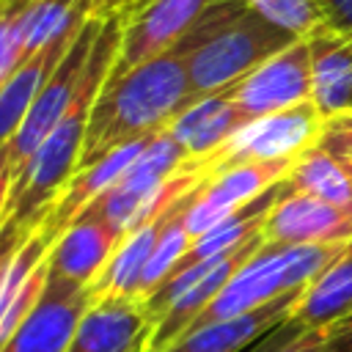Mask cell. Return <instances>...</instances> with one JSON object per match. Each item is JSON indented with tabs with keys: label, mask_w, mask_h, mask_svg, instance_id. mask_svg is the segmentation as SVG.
I'll return each mask as SVG.
<instances>
[{
	"label": "cell",
	"mask_w": 352,
	"mask_h": 352,
	"mask_svg": "<svg viewBox=\"0 0 352 352\" xmlns=\"http://www.w3.org/2000/svg\"><path fill=\"white\" fill-rule=\"evenodd\" d=\"M190 102H195V96L187 74V52L179 44L126 74L107 77L88 118L80 168L102 160L124 143L165 129Z\"/></svg>",
	"instance_id": "obj_1"
},
{
	"label": "cell",
	"mask_w": 352,
	"mask_h": 352,
	"mask_svg": "<svg viewBox=\"0 0 352 352\" xmlns=\"http://www.w3.org/2000/svg\"><path fill=\"white\" fill-rule=\"evenodd\" d=\"M118 47H121V16H104L72 107L14 176L8 217L16 220L19 226H33L41 217H47L55 201L60 198L63 187L69 184V179L77 173L88 118L104 80L116 66Z\"/></svg>",
	"instance_id": "obj_2"
},
{
	"label": "cell",
	"mask_w": 352,
	"mask_h": 352,
	"mask_svg": "<svg viewBox=\"0 0 352 352\" xmlns=\"http://www.w3.org/2000/svg\"><path fill=\"white\" fill-rule=\"evenodd\" d=\"M294 41L292 33L253 14L245 0H212L179 41L187 52L192 96L201 99L231 88Z\"/></svg>",
	"instance_id": "obj_3"
},
{
	"label": "cell",
	"mask_w": 352,
	"mask_h": 352,
	"mask_svg": "<svg viewBox=\"0 0 352 352\" xmlns=\"http://www.w3.org/2000/svg\"><path fill=\"white\" fill-rule=\"evenodd\" d=\"M264 245V236H253L239 248L198 261L192 267L173 270L160 289L143 300L148 314V336L146 352H165L173 341H179L195 319L206 311V305L220 294V289L231 280V275Z\"/></svg>",
	"instance_id": "obj_4"
},
{
	"label": "cell",
	"mask_w": 352,
	"mask_h": 352,
	"mask_svg": "<svg viewBox=\"0 0 352 352\" xmlns=\"http://www.w3.org/2000/svg\"><path fill=\"white\" fill-rule=\"evenodd\" d=\"M324 121L327 118L311 99L300 102L294 107L248 121L212 157L201 160L198 165L212 176L239 162H278V160L294 162L302 151H308L319 140Z\"/></svg>",
	"instance_id": "obj_5"
},
{
	"label": "cell",
	"mask_w": 352,
	"mask_h": 352,
	"mask_svg": "<svg viewBox=\"0 0 352 352\" xmlns=\"http://www.w3.org/2000/svg\"><path fill=\"white\" fill-rule=\"evenodd\" d=\"M102 22H104L102 16H91L82 25V30L74 36L72 47L66 50V55L58 60V66L52 69V74L41 85L30 113L25 116V121L19 126V132L6 146V154L14 165V170H19L25 165V160L41 146V140L58 126V121L72 107V102L80 91V82L85 77V66H88V58H91V50H94V41L99 36Z\"/></svg>",
	"instance_id": "obj_6"
},
{
	"label": "cell",
	"mask_w": 352,
	"mask_h": 352,
	"mask_svg": "<svg viewBox=\"0 0 352 352\" xmlns=\"http://www.w3.org/2000/svg\"><path fill=\"white\" fill-rule=\"evenodd\" d=\"M212 0H124L121 11V47L110 77L165 55L173 50L201 19Z\"/></svg>",
	"instance_id": "obj_7"
},
{
	"label": "cell",
	"mask_w": 352,
	"mask_h": 352,
	"mask_svg": "<svg viewBox=\"0 0 352 352\" xmlns=\"http://www.w3.org/2000/svg\"><path fill=\"white\" fill-rule=\"evenodd\" d=\"M248 121L294 107L311 99V50L308 38H297L239 82L226 88Z\"/></svg>",
	"instance_id": "obj_8"
},
{
	"label": "cell",
	"mask_w": 352,
	"mask_h": 352,
	"mask_svg": "<svg viewBox=\"0 0 352 352\" xmlns=\"http://www.w3.org/2000/svg\"><path fill=\"white\" fill-rule=\"evenodd\" d=\"M91 302V286L50 275L38 302L30 308L3 352H69Z\"/></svg>",
	"instance_id": "obj_9"
},
{
	"label": "cell",
	"mask_w": 352,
	"mask_h": 352,
	"mask_svg": "<svg viewBox=\"0 0 352 352\" xmlns=\"http://www.w3.org/2000/svg\"><path fill=\"white\" fill-rule=\"evenodd\" d=\"M289 168H292L289 160H278V162H239L212 173L201 184L195 201L187 209L190 234L198 236L209 231L212 226H217L220 220L242 209L248 201L258 198L272 184L283 182Z\"/></svg>",
	"instance_id": "obj_10"
},
{
	"label": "cell",
	"mask_w": 352,
	"mask_h": 352,
	"mask_svg": "<svg viewBox=\"0 0 352 352\" xmlns=\"http://www.w3.org/2000/svg\"><path fill=\"white\" fill-rule=\"evenodd\" d=\"M58 234L47 226V217H41L36 226H30L22 248L16 250L3 289H0V352L8 346L30 308L38 302L47 278H50V250L55 245Z\"/></svg>",
	"instance_id": "obj_11"
},
{
	"label": "cell",
	"mask_w": 352,
	"mask_h": 352,
	"mask_svg": "<svg viewBox=\"0 0 352 352\" xmlns=\"http://www.w3.org/2000/svg\"><path fill=\"white\" fill-rule=\"evenodd\" d=\"M270 245H314V242H349L352 239V209L333 206L327 201L294 192L289 184L270 209L264 228Z\"/></svg>",
	"instance_id": "obj_12"
},
{
	"label": "cell",
	"mask_w": 352,
	"mask_h": 352,
	"mask_svg": "<svg viewBox=\"0 0 352 352\" xmlns=\"http://www.w3.org/2000/svg\"><path fill=\"white\" fill-rule=\"evenodd\" d=\"M124 236L126 234L121 228L94 214H80L55 239L50 250V275L80 286H91L102 275Z\"/></svg>",
	"instance_id": "obj_13"
},
{
	"label": "cell",
	"mask_w": 352,
	"mask_h": 352,
	"mask_svg": "<svg viewBox=\"0 0 352 352\" xmlns=\"http://www.w3.org/2000/svg\"><path fill=\"white\" fill-rule=\"evenodd\" d=\"M311 102L324 118L352 113V28H319L308 36Z\"/></svg>",
	"instance_id": "obj_14"
},
{
	"label": "cell",
	"mask_w": 352,
	"mask_h": 352,
	"mask_svg": "<svg viewBox=\"0 0 352 352\" xmlns=\"http://www.w3.org/2000/svg\"><path fill=\"white\" fill-rule=\"evenodd\" d=\"M148 336L146 305L135 297H99L88 305L69 352H129Z\"/></svg>",
	"instance_id": "obj_15"
},
{
	"label": "cell",
	"mask_w": 352,
	"mask_h": 352,
	"mask_svg": "<svg viewBox=\"0 0 352 352\" xmlns=\"http://www.w3.org/2000/svg\"><path fill=\"white\" fill-rule=\"evenodd\" d=\"M300 292L283 294L250 314L195 327V330L184 333L179 341H173L165 352H245L248 346H253L258 338H264L267 333H272L275 327H280L289 319Z\"/></svg>",
	"instance_id": "obj_16"
},
{
	"label": "cell",
	"mask_w": 352,
	"mask_h": 352,
	"mask_svg": "<svg viewBox=\"0 0 352 352\" xmlns=\"http://www.w3.org/2000/svg\"><path fill=\"white\" fill-rule=\"evenodd\" d=\"M245 124L248 118L228 96V91H217L190 102L184 110H179L170 118L165 129L184 146L190 162H201L212 157Z\"/></svg>",
	"instance_id": "obj_17"
},
{
	"label": "cell",
	"mask_w": 352,
	"mask_h": 352,
	"mask_svg": "<svg viewBox=\"0 0 352 352\" xmlns=\"http://www.w3.org/2000/svg\"><path fill=\"white\" fill-rule=\"evenodd\" d=\"M148 138H151V135H148ZM148 138L124 143V146L113 148L110 154H104L102 160H96V162L80 168V170L69 179V184L63 187V192H60V198L55 201V206L50 209L47 226L60 236L66 226H72L102 192H107V190L126 173V168H129V165L135 162V157L143 151V146H146Z\"/></svg>",
	"instance_id": "obj_18"
},
{
	"label": "cell",
	"mask_w": 352,
	"mask_h": 352,
	"mask_svg": "<svg viewBox=\"0 0 352 352\" xmlns=\"http://www.w3.org/2000/svg\"><path fill=\"white\" fill-rule=\"evenodd\" d=\"M82 28L58 36L55 41H50L47 47H41L38 52H33L30 58L22 60V66L0 85V151L11 143V138L19 132L25 116L30 113L41 85L47 82V77L52 74V69L58 66V60L66 55V50L72 47L74 36Z\"/></svg>",
	"instance_id": "obj_19"
},
{
	"label": "cell",
	"mask_w": 352,
	"mask_h": 352,
	"mask_svg": "<svg viewBox=\"0 0 352 352\" xmlns=\"http://www.w3.org/2000/svg\"><path fill=\"white\" fill-rule=\"evenodd\" d=\"M352 314V242L297 297L289 322L302 330H327Z\"/></svg>",
	"instance_id": "obj_20"
},
{
	"label": "cell",
	"mask_w": 352,
	"mask_h": 352,
	"mask_svg": "<svg viewBox=\"0 0 352 352\" xmlns=\"http://www.w3.org/2000/svg\"><path fill=\"white\" fill-rule=\"evenodd\" d=\"M170 212H173V206L168 212L157 214V217H148L146 223H140L138 228H132L124 236V242L116 248V253L107 261V267L102 270V275L91 283V297L94 300H99V297H135L138 300L146 264H148V258L157 248V239H160L162 226H165Z\"/></svg>",
	"instance_id": "obj_21"
},
{
	"label": "cell",
	"mask_w": 352,
	"mask_h": 352,
	"mask_svg": "<svg viewBox=\"0 0 352 352\" xmlns=\"http://www.w3.org/2000/svg\"><path fill=\"white\" fill-rule=\"evenodd\" d=\"M286 184L294 192L327 201L341 209H352V170L346 160L333 154L319 140L292 162Z\"/></svg>",
	"instance_id": "obj_22"
},
{
	"label": "cell",
	"mask_w": 352,
	"mask_h": 352,
	"mask_svg": "<svg viewBox=\"0 0 352 352\" xmlns=\"http://www.w3.org/2000/svg\"><path fill=\"white\" fill-rule=\"evenodd\" d=\"M245 3L253 14L292 33L294 38H308L327 25V14L319 0H245Z\"/></svg>",
	"instance_id": "obj_23"
},
{
	"label": "cell",
	"mask_w": 352,
	"mask_h": 352,
	"mask_svg": "<svg viewBox=\"0 0 352 352\" xmlns=\"http://www.w3.org/2000/svg\"><path fill=\"white\" fill-rule=\"evenodd\" d=\"M30 0H0V85L22 66Z\"/></svg>",
	"instance_id": "obj_24"
},
{
	"label": "cell",
	"mask_w": 352,
	"mask_h": 352,
	"mask_svg": "<svg viewBox=\"0 0 352 352\" xmlns=\"http://www.w3.org/2000/svg\"><path fill=\"white\" fill-rule=\"evenodd\" d=\"M319 143L327 146L341 160L352 162V113H341L324 121V129L319 135Z\"/></svg>",
	"instance_id": "obj_25"
},
{
	"label": "cell",
	"mask_w": 352,
	"mask_h": 352,
	"mask_svg": "<svg viewBox=\"0 0 352 352\" xmlns=\"http://www.w3.org/2000/svg\"><path fill=\"white\" fill-rule=\"evenodd\" d=\"M33 226H36V223H33ZM28 231H30V226H19V223L11 220V217H6L3 226H0V289H3L6 272H8V267H11L14 256H16V250L22 248Z\"/></svg>",
	"instance_id": "obj_26"
},
{
	"label": "cell",
	"mask_w": 352,
	"mask_h": 352,
	"mask_svg": "<svg viewBox=\"0 0 352 352\" xmlns=\"http://www.w3.org/2000/svg\"><path fill=\"white\" fill-rule=\"evenodd\" d=\"M275 352H330V338L324 330H300Z\"/></svg>",
	"instance_id": "obj_27"
},
{
	"label": "cell",
	"mask_w": 352,
	"mask_h": 352,
	"mask_svg": "<svg viewBox=\"0 0 352 352\" xmlns=\"http://www.w3.org/2000/svg\"><path fill=\"white\" fill-rule=\"evenodd\" d=\"M300 330H302L300 324H294V322H289V319H286L280 327H275L272 333H267L264 338H258V341H256L253 346H248L245 352H275V349H280L286 341H292Z\"/></svg>",
	"instance_id": "obj_28"
},
{
	"label": "cell",
	"mask_w": 352,
	"mask_h": 352,
	"mask_svg": "<svg viewBox=\"0 0 352 352\" xmlns=\"http://www.w3.org/2000/svg\"><path fill=\"white\" fill-rule=\"evenodd\" d=\"M14 176H16V170H14V165H11V160H8L6 148H3V151H0V226H3V220L8 217V204H11Z\"/></svg>",
	"instance_id": "obj_29"
},
{
	"label": "cell",
	"mask_w": 352,
	"mask_h": 352,
	"mask_svg": "<svg viewBox=\"0 0 352 352\" xmlns=\"http://www.w3.org/2000/svg\"><path fill=\"white\" fill-rule=\"evenodd\" d=\"M63 3H88L94 8V16H116L121 11V3L124 0H63Z\"/></svg>",
	"instance_id": "obj_30"
},
{
	"label": "cell",
	"mask_w": 352,
	"mask_h": 352,
	"mask_svg": "<svg viewBox=\"0 0 352 352\" xmlns=\"http://www.w3.org/2000/svg\"><path fill=\"white\" fill-rule=\"evenodd\" d=\"M129 352H146V341H140L135 349H129Z\"/></svg>",
	"instance_id": "obj_31"
},
{
	"label": "cell",
	"mask_w": 352,
	"mask_h": 352,
	"mask_svg": "<svg viewBox=\"0 0 352 352\" xmlns=\"http://www.w3.org/2000/svg\"><path fill=\"white\" fill-rule=\"evenodd\" d=\"M346 165H349V170H352V162H346Z\"/></svg>",
	"instance_id": "obj_32"
}]
</instances>
